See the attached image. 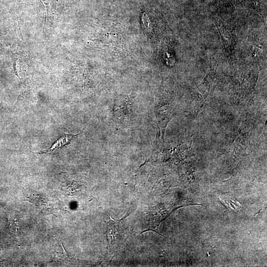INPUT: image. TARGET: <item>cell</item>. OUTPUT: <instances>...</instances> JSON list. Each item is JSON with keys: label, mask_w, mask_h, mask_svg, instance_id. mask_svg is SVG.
<instances>
[{"label": "cell", "mask_w": 267, "mask_h": 267, "mask_svg": "<svg viewBox=\"0 0 267 267\" xmlns=\"http://www.w3.org/2000/svg\"><path fill=\"white\" fill-rule=\"evenodd\" d=\"M114 220L109 217L107 223V237L109 243L112 245L122 241L125 234L123 220Z\"/></svg>", "instance_id": "6da1fadb"}, {"label": "cell", "mask_w": 267, "mask_h": 267, "mask_svg": "<svg viewBox=\"0 0 267 267\" xmlns=\"http://www.w3.org/2000/svg\"><path fill=\"white\" fill-rule=\"evenodd\" d=\"M80 134V133H79ZM78 134H65L62 136H61L59 139L55 141V142L52 145V146L48 149L43 150L40 152H34L35 153H45L47 152H54L55 150L60 148L67 144L70 143V141L72 140L73 137L76 135H78Z\"/></svg>", "instance_id": "7a4b0ae2"}, {"label": "cell", "mask_w": 267, "mask_h": 267, "mask_svg": "<svg viewBox=\"0 0 267 267\" xmlns=\"http://www.w3.org/2000/svg\"><path fill=\"white\" fill-rule=\"evenodd\" d=\"M1 36V31L0 29V54L2 53L3 51V42H2V38Z\"/></svg>", "instance_id": "277c9868"}, {"label": "cell", "mask_w": 267, "mask_h": 267, "mask_svg": "<svg viewBox=\"0 0 267 267\" xmlns=\"http://www.w3.org/2000/svg\"><path fill=\"white\" fill-rule=\"evenodd\" d=\"M45 9L44 25L51 22L54 17L58 0H40Z\"/></svg>", "instance_id": "3957f363"}]
</instances>
